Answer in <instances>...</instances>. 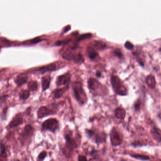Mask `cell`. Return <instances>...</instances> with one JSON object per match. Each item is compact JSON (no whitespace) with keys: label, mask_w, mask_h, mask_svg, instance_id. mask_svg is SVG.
Returning <instances> with one entry per match:
<instances>
[{"label":"cell","mask_w":161,"mask_h":161,"mask_svg":"<svg viewBox=\"0 0 161 161\" xmlns=\"http://www.w3.org/2000/svg\"><path fill=\"white\" fill-rule=\"evenodd\" d=\"M125 48H127V49L129 50L132 49L133 47H134L133 44L131 42H130V41L126 42L125 43Z\"/></svg>","instance_id":"27"},{"label":"cell","mask_w":161,"mask_h":161,"mask_svg":"<svg viewBox=\"0 0 161 161\" xmlns=\"http://www.w3.org/2000/svg\"><path fill=\"white\" fill-rule=\"evenodd\" d=\"M37 83L35 81H31L28 84V89L31 91H36L37 89Z\"/></svg>","instance_id":"24"},{"label":"cell","mask_w":161,"mask_h":161,"mask_svg":"<svg viewBox=\"0 0 161 161\" xmlns=\"http://www.w3.org/2000/svg\"><path fill=\"white\" fill-rule=\"evenodd\" d=\"M23 123V119L20 116H17L13 119L10 122L9 124V127L10 128H15L18 127Z\"/></svg>","instance_id":"10"},{"label":"cell","mask_w":161,"mask_h":161,"mask_svg":"<svg viewBox=\"0 0 161 161\" xmlns=\"http://www.w3.org/2000/svg\"><path fill=\"white\" fill-rule=\"evenodd\" d=\"M140 103L139 101H138V102H137L135 103L134 107H135V109L136 111H138L139 109V108H140Z\"/></svg>","instance_id":"32"},{"label":"cell","mask_w":161,"mask_h":161,"mask_svg":"<svg viewBox=\"0 0 161 161\" xmlns=\"http://www.w3.org/2000/svg\"><path fill=\"white\" fill-rule=\"evenodd\" d=\"M115 53L119 58H121L122 57V53L119 49H116L115 50Z\"/></svg>","instance_id":"29"},{"label":"cell","mask_w":161,"mask_h":161,"mask_svg":"<svg viewBox=\"0 0 161 161\" xmlns=\"http://www.w3.org/2000/svg\"><path fill=\"white\" fill-rule=\"evenodd\" d=\"M92 46L96 49L102 50L106 47V44L102 41H95L92 43Z\"/></svg>","instance_id":"17"},{"label":"cell","mask_w":161,"mask_h":161,"mask_svg":"<svg viewBox=\"0 0 161 161\" xmlns=\"http://www.w3.org/2000/svg\"><path fill=\"white\" fill-rule=\"evenodd\" d=\"M130 156L133 158L136 159L137 160H141V161H147L149 159V157L147 155L140 154H132Z\"/></svg>","instance_id":"20"},{"label":"cell","mask_w":161,"mask_h":161,"mask_svg":"<svg viewBox=\"0 0 161 161\" xmlns=\"http://www.w3.org/2000/svg\"><path fill=\"white\" fill-rule=\"evenodd\" d=\"M86 135L88 136V138L89 139H92L94 136L95 132L92 129H86L85 130Z\"/></svg>","instance_id":"26"},{"label":"cell","mask_w":161,"mask_h":161,"mask_svg":"<svg viewBox=\"0 0 161 161\" xmlns=\"http://www.w3.org/2000/svg\"><path fill=\"white\" fill-rule=\"evenodd\" d=\"M65 89H57L54 91V97L55 98H59L62 96L64 93L65 92Z\"/></svg>","instance_id":"21"},{"label":"cell","mask_w":161,"mask_h":161,"mask_svg":"<svg viewBox=\"0 0 161 161\" xmlns=\"http://www.w3.org/2000/svg\"></svg>","instance_id":"40"},{"label":"cell","mask_w":161,"mask_h":161,"mask_svg":"<svg viewBox=\"0 0 161 161\" xmlns=\"http://www.w3.org/2000/svg\"><path fill=\"white\" fill-rule=\"evenodd\" d=\"M145 81L147 85L151 87L154 88L156 85V81H155V77L154 75L152 74H149L146 77L145 79Z\"/></svg>","instance_id":"13"},{"label":"cell","mask_w":161,"mask_h":161,"mask_svg":"<svg viewBox=\"0 0 161 161\" xmlns=\"http://www.w3.org/2000/svg\"><path fill=\"white\" fill-rule=\"evenodd\" d=\"M87 51L88 57L92 60H94L98 56V54L95 50L92 47H88Z\"/></svg>","instance_id":"18"},{"label":"cell","mask_w":161,"mask_h":161,"mask_svg":"<svg viewBox=\"0 0 161 161\" xmlns=\"http://www.w3.org/2000/svg\"><path fill=\"white\" fill-rule=\"evenodd\" d=\"M97 154H98V152L96 150H92L90 152V155L91 156H92L93 157L94 159H96L97 156Z\"/></svg>","instance_id":"30"},{"label":"cell","mask_w":161,"mask_h":161,"mask_svg":"<svg viewBox=\"0 0 161 161\" xmlns=\"http://www.w3.org/2000/svg\"><path fill=\"white\" fill-rule=\"evenodd\" d=\"M110 139L111 145L113 146H118L122 143V136L115 127L110 131Z\"/></svg>","instance_id":"4"},{"label":"cell","mask_w":161,"mask_h":161,"mask_svg":"<svg viewBox=\"0 0 161 161\" xmlns=\"http://www.w3.org/2000/svg\"><path fill=\"white\" fill-rule=\"evenodd\" d=\"M94 141L98 145L102 144L106 141V134L104 132H100L99 133H95L93 136Z\"/></svg>","instance_id":"8"},{"label":"cell","mask_w":161,"mask_h":161,"mask_svg":"<svg viewBox=\"0 0 161 161\" xmlns=\"http://www.w3.org/2000/svg\"><path fill=\"white\" fill-rule=\"evenodd\" d=\"M89 89L93 93L98 92V90L102 89V86L100 82L93 78H90L88 82Z\"/></svg>","instance_id":"6"},{"label":"cell","mask_w":161,"mask_h":161,"mask_svg":"<svg viewBox=\"0 0 161 161\" xmlns=\"http://www.w3.org/2000/svg\"><path fill=\"white\" fill-rule=\"evenodd\" d=\"M65 140H66V148L69 151L70 154H71V152L75 150V149L77 148V144L73 138L71 137L70 135L65 134L64 136Z\"/></svg>","instance_id":"5"},{"label":"cell","mask_w":161,"mask_h":161,"mask_svg":"<svg viewBox=\"0 0 161 161\" xmlns=\"http://www.w3.org/2000/svg\"><path fill=\"white\" fill-rule=\"evenodd\" d=\"M78 161H87L86 157L83 155H79L78 157Z\"/></svg>","instance_id":"31"},{"label":"cell","mask_w":161,"mask_h":161,"mask_svg":"<svg viewBox=\"0 0 161 161\" xmlns=\"http://www.w3.org/2000/svg\"><path fill=\"white\" fill-rule=\"evenodd\" d=\"M151 133L154 139L159 142H161V134L160 130L154 127L151 129Z\"/></svg>","instance_id":"15"},{"label":"cell","mask_w":161,"mask_h":161,"mask_svg":"<svg viewBox=\"0 0 161 161\" xmlns=\"http://www.w3.org/2000/svg\"><path fill=\"white\" fill-rule=\"evenodd\" d=\"M41 41V40L40 38H39V37H36V38H34V39H33L32 41H31V43H37L40 42Z\"/></svg>","instance_id":"33"},{"label":"cell","mask_w":161,"mask_h":161,"mask_svg":"<svg viewBox=\"0 0 161 161\" xmlns=\"http://www.w3.org/2000/svg\"><path fill=\"white\" fill-rule=\"evenodd\" d=\"M119 161H127L126 160H124V159H121V160H120Z\"/></svg>","instance_id":"36"},{"label":"cell","mask_w":161,"mask_h":161,"mask_svg":"<svg viewBox=\"0 0 161 161\" xmlns=\"http://www.w3.org/2000/svg\"><path fill=\"white\" fill-rule=\"evenodd\" d=\"M50 76L43 77L42 80V86L43 91H45L49 87L50 84Z\"/></svg>","instance_id":"16"},{"label":"cell","mask_w":161,"mask_h":161,"mask_svg":"<svg viewBox=\"0 0 161 161\" xmlns=\"http://www.w3.org/2000/svg\"><path fill=\"white\" fill-rule=\"evenodd\" d=\"M69 75H61L57 77V79L56 84L57 86H62L66 85L69 82Z\"/></svg>","instance_id":"11"},{"label":"cell","mask_w":161,"mask_h":161,"mask_svg":"<svg viewBox=\"0 0 161 161\" xmlns=\"http://www.w3.org/2000/svg\"><path fill=\"white\" fill-rule=\"evenodd\" d=\"M159 50H160V52H161V48H160V49H159Z\"/></svg>","instance_id":"37"},{"label":"cell","mask_w":161,"mask_h":161,"mask_svg":"<svg viewBox=\"0 0 161 161\" xmlns=\"http://www.w3.org/2000/svg\"><path fill=\"white\" fill-rule=\"evenodd\" d=\"M97 76L98 77H100L101 76V73L99 72H97L96 73Z\"/></svg>","instance_id":"35"},{"label":"cell","mask_w":161,"mask_h":161,"mask_svg":"<svg viewBox=\"0 0 161 161\" xmlns=\"http://www.w3.org/2000/svg\"><path fill=\"white\" fill-rule=\"evenodd\" d=\"M34 129L30 125H27L24 128L23 131L21 134V137L23 139H29L33 135Z\"/></svg>","instance_id":"9"},{"label":"cell","mask_w":161,"mask_h":161,"mask_svg":"<svg viewBox=\"0 0 161 161\" xmlns=\"http://www.w3.org/2000/svg\"><path fill=\"white\" fill-rule=\"evenodd\" d=\"M47 156V152L43 151L39 154L37 157V161H43Z\"/></svg>","instance_id":"25"},{"label":"cell","mask_w":161,"mask_h":161,"mask_svg":"<svg viewBox=\"0 0 161 161\" xmlns=\"http://www.w3.org/2000/svg\"><path fill=\"white\" fill-rule=\"evenodd\" d=\"M92 36L91 34H82L80 37L79 40H82L85 39L86 38H89Z\"/></svg>","instance_id":"28"},{"label":"cell","mask_w":161,"mask_h":161,"mask_svg":"<svg viewBox=\"0 0 161 161\" xmlns=\"http://www.w3.org/2000/svg\"><path fill=\"white\" fill-rule=\"evenodd\" d=\"M37 114L38 119H42L48 116L54 115L55 112L52 110L48 108L47 107L42 106L38 109Z\"/></svg>","instance_id":"7"},{"label":"cell","mask_w":161,"mask_h":161,"mask_svg":"<svg viewBox=\"0 0 161 161\" xmlns=\"http://www.w3.org/2000/svg\"><path fill=\"white\" fill-rule=\"evenodd\" d=\"M111 82L113 90L116 93L121 96L127 95V91L126 87L123 86L122 82L117 76H113L111 77Z\"/></svg>","instance_id":"2"},{"label":"cell","mask_w":161,"mask_h":161,"mask_svg":"<svg viewBox=\"0 0 161 161\" xmlns=\"http://www.w3.org/2000/svg\"><path fill=\"white\" fill-rule=\"evenodd\" d=\"M92 161V159H90V160H89V161Z\"/></svg>","instance_id":"38"},{"label":"cell","mask_w":161,"mask_h":161,"mask_svg":"<svg viewBox=\"0 0 161 161\" xmlns=\"http://www.w3.org/2000/svg\"><path fill=\"white\" fill-rule=\"evenodd\" d=\"M115 117L117 119L123 120L126 116V111L124 109L120 107H117L114 111Z\"/></svg>","instance_id":"12"},{"label":"cell","mask_w":161,"mask_h":161,"mask_svg":"<svg viewBox=\"0 0 161 161\" xmlns=\"http://www.w3.org/2000/svg\"></svg>","instance_id":"39"},{"label":"cell","mask_w":161,"mask_h":161,"mask_svg":"<svg viewBox=\"0 0 161 161\" xmlns=\"http://www.w3.org/2000/svg\"><path fill=\"white\" fill-rule=\"evenodd\" d=\"M70 28H71V27H70V26H67V27H66V28H65V30H64V32H67V31L69 30H70Z\"/></svg>","instance_id":"34"},{"label":"cell","mask_w":161,"mask_h":161,"mask_svg":"<svg viewBox=\"0 0 161 161\" xmlns=\"http://www.w3.org/2000/svg\"><path fill=\"white\" fill-rule=\"evenodd\" d=\"M59 122L55 118H50L43 122L42 125V131H49L55 133L59 129Z\"/></svg>","instance_id":"3"},{"label":"cell","mask_w":161,"mask_h":161,"mask_svg":"<svg viewBox=\"0 0 161 161\" xmlns=\"http://www.w3.org/2000/svg\"><path fill=\"white\" fill-rule=\"evenodd\" d=\"M7 157L5 146L1 143L0 144V161H7Z\"/></svg>","instance_id":"14"},{"label":"cell","mask_w":161,"mask_h":161,"mask_svg":"<svg viewBox=\"0 0 161 161\" xmlns=\"http://www.w3.org/2000/svg\"><path fill=\"white\" fill-rule=\"evenodd\" d=\"M30 96L29 91L28 90H22L20 94V98L22 100L27 99Z\"/></svg>","instance_id":"22"},{"label":"cell","mask_w":161,"mask_h":161,"mask_svg":"<svg viewBox=\"0 0 161 161\" xmlns=\"http://www.w3.org/2000/svg\"><path fill=\"white\" fill-rule=\"evenodd\" d=\"M75 97L80 105H83L87 101V97L85 91L80 83L76 82L73 86Z\"/></svg>","instance_id":"1"},{"label":"cell","mask_w":161,"mask_h":161,"mask_svg":"<svg viewBox=\"0 0 161 161\" xmlns=\"http://www.w3.org/2000/svg\"><path fill=\"white\" fill-rule=\"evenodd\" d=\"M27 78L25 77H18L16 79V84L18 86H21L23 84H24L27 81Z\"/></svg>","instance_id":"23"},{"label":"cell","mask_w":161,"mask_h":161,"mask_svg":"<svg viewBox=\"0 0 161 161\" xmlns=\"http://www.w3.org/2000/svg\"><path fill=\"white\" fill-rule=\"evenodd\" d=\"M57 69L56 65L55 64H49L39 69V71L46 72L48 71H53L56 70Z\"/></svg>","instance_id":"19"}]
</instances>
